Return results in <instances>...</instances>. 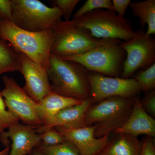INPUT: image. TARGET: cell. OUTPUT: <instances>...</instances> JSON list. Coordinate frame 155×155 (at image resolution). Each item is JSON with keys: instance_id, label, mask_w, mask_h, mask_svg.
I'll return each instance as SVG.
<instances>
[{"instance_id": "25", "label": "cell", "mask_w": 155, "mask_h": 155, "mask_svg": "<svg viewBox=\"0 0 155 155\" xmlns=\"http://www.w3.org/2000/svg\"><path fill=\"white\" fill-rule=\"evenodd\" d=\"M50 2L61 10L66 21H69L73 10L80 0H54Z\"/></svg>"}, {"instance_id": "16", "label": "cell", "mask_w": 155, "mask_h": 155, "mask_svg": "<svg viewBox=\"0 0 155 155\" xmlns=\"http://www.w3.org/2000/svg\"><path fill=\"white\" fill-rule=\"evenodd\" d=\"M81 101L77 99L64 96L52 91L40 102L36 103L35 108L43 125L49 122L61 110L75 105Z\"/></svg>"}, {"instance_id": "24", "label": "cell", "mask_w": 155, "mask_h": 155, "mask_svg": "<svg viewBox=\"0 0 155 155\" xmlns=\"http://www.w3.org/2000/svg\"><path fill=\"white\" fill-rule=\"evenodd\" d=\"M41 143L43 146H53L66 141L64 137L54 128H51L40 134Z\"/></svg>"}, {"instance_id": "2", "label": "cell", "mask_w": 155, "mask_h": 155, "mask_svg": "<svg viewBox=\"0 0 155 155\" xmlns=\"http://www.w3.org/2000/svg\"><path fill=\"white\" fill-rule=\"evenodd\" d=\"M47 72L52 91L81 101L90 98L88 71L80 64L51 54Z\"/></svg>"}, {"instance_id": "17", "label": "cell", "mask_w": 155, "mask_h": 155, "mask_svg": "<svg viewBox=\"0 0 155 155\" xmlns=\"http://www.w3.org/2000/svg\"><path fill=\"white\" fill-rule=\"evenodd\" d=\"M142 148V143L137 137L122 134L97 155H140Z\"/></svg>"}, {"instance_id": "14", "label": "cell", "mask_w": 155, "mask_h": 155, "mask_svg": "<svg viewBox=\"0 0 155 155\" xmlns=\"http://www.w3.org/2000/svg\"><path fill=\"white\" fill-rule=\"evenodd\" d=\"M92 102L91 99L89 98L75 105L64 108L46 124L37 128V132L41 134L49 129L57 127L74 129L87 126L84 121V116Z\"/></svg>"}, {"instance_id": "27", "label": "cell", "mask_w": 155, "mask_h": 155, "mask_svg": "<svg viewBox=\"0 0 155 155\" xmlns=\"http://www.w3.org/2000/svg\"><path fill=\"white\" fill-rule=\"evenodd\" d=\"M12 22V8L10 0H0V21Z\"/></svg>"}, {"instance_id": "7", "label": "cell", "mask_w": 155, "mask_h": 155, "mask_svg": "<svg viewBox=\"0 0 155 155\" xmlns=\"http://www.w3.org/2000/svg\"><path fill=\"white\" fill-rule=\"evenodd\" d=\"M52 29L54 39L51 54L60 58L85 52L104 41L93 37L88 30L75 25L72 20H61Z\"/></svg>"}, {"instance_id": "20", "label": "cell", "mask_w": 155, "mask_h": 155, "mask_svg": "<svg viewBox=\"0 0 155 155\" xmlns=\"http://www.w3.org/2000/svg\"><path fill=\"white\" fill-rule=\"evenodd\" d=\"M36 148L45 155H80L75 146L66 140L53 146L40 145Z\"/></svg>"}, {"instance_id": "31", "label": "cell", "mask_w": 155, "mask_h": 155, "mask_svg": "<svg viewBox=\"0 0 155 155\" xmlns=\"http://www.w3.org/2000/svg\"><path fill=\"white\" fill-rule=\"evenodd\" d=\"M28 155H45L44 154H43L42 153H41V152L40 151H39L36 148H35V149H34Z\"/></svg>"}, {"instance_id": "6", "label": "cell", "mask_w": 155, "mask_h": 155, "mask_svg": "<svg viewBox=\"0 0 155 155\" xmlns=\"http://www.w3.org/2000/svg\"><path fill=\"white\" fill-rule=\"evenodd\" d=\"M72 20L97 39H117L127 41L135 34L128 20L119 17L114 11L97 9Z\"/></svg>"}, {"instance_id": "9", "label": "cell", "mask_w": 155, "mask_h": 155, "mask_svg": "<svg viewBox=\"0 0 155 155\" xmlns=\"http://www.w3.org/2000/svg\"><path fill=\"white\" fill-rule=\"evenodd\" d=\"M90 98L93 101L99 102L112 97L133 98L142 91L134 78H124L105 76L88 72Z\"/></svg>"}, {"instance_id": "29", "label": "cell", "mask_w": 155, "mask_h": 155, "mask_svg": "<svg viewBox=\"0 0 155 155\" xmlns=\"http://www.w3.org/2000/svg\"><path fill=\"white\" fill-rule=\"evenodd\" d=\"M140 155H155V147L153 138L148 137L142 143Z\"/></svg>"}, {"instance_id": "21", "label": "cell", "mask_w": 155, "mask_h": 155, "mask_svg": "<svg viewBox=\"0 0 155 155\" xmlns=\"http://www.w3.org/2000/svg\"><path fill=\"white\" fill-rule=\"evenodd\" d=\"M134 79L137 81L141 91L144 92L154 90L155 87V63L136 75Z\"/></svg>"}, {"instance_id": "22", "label": "cell", "mask_w": 155, "mask_h": 155, "mask_svg": "<svg viewBox=\"0 0 155 155\" xmlns=\"http://www.w3.org/2000/svg\"><path fill=\"white\" fill-rule=\"evenodd\" d=\"M100 9L114 11L112 1L111 0H87L83 6L73 15V19H77L89 12Z\"/></svg>"}, {"instance_id": "26", "label": "cell", "mask_w": 155, "mask_h": 155, "mask_svg": "<svg viewBox=\"0 0 155 155\" xmlns=\"http://www.w3.org/2000/svg\"><path fill=\"white\" fill-rule=\"evenodd\" d=\"M143 107L152 117L155 116V92L154 90L147 93L140 101Z\"/></svg>"}, {"instance_id": "15", "label": "cell", "mask_w": 155, "mask_h": 155, "mask_svg": "<svg viewBox=\"0 0 155 155\" xmlns=\"http://www.w3.org/2000/svg\"><path fill=\"white\" fill-rule=\"evenodd\" d=\"M116 133L133 136L145 134L155 136V120L143 107L139 98L136 97L131 113L127 120L115 130Z\"/></svg>"}, {"instance_id": "18", "label": "cell", "mask_w": 155, "mask_h": 155, "mask_svg": "<svg viewBox=\"0 0 155 155\" xmlns=\"http://www.w3.org/2000/svg\"><path fill=\"white\" fill-rule=\"evenodd\" d=\"M132 14L138 17L142 27L147 24L146 35L151 36L155 34V0L130 2Z\"/></svg>"}, {"instance_id": "11", "label": "cell", "mask_w": 155, "mask_h": 155, "mask_svg": "<svg viewBox=\"0 0 155 155\" xmlns=\"http://www.w3.org/2000/svg\"><path fill=\"white\" fill-rule=\"evenodd\" d=\"M17 53L20 61L19 72L25 80L22 88L35 103H38L52 92L47 70L24 54Z\"/></svg>"}, {"instance_id": "12", "label": "cell", "mask_w": 155, "mask_h": 155, "mask_svg": "<svg viewBox=\"0 0 155 155\" xmlns=\"http://www.w3.org/2000/svg\"><path fill=\"white\" fill-rule=\"evenodd\" d=\"M37 127L18 123L8 128L7 131L0 134V140L6 147L12 144L8 155H28L41 143Z\"/></svg>"}, {"instance_id": "5", "label": "cell", "mask_w": 155, "mask_h": 155, "mask_svg": "<svg viewBox=\"0 0 155 155\" xmlns=\"http://www.w3.org/2000/svg\"><path fill=\"white\" fill-rule=\"evenodd\" d=\"M11 2L12 22L23 30L39 32L52 29L63 17L57 7L49 8L38 0H11Z\"/></svg>"}, {"instance_id": "13", "label": "cell", "mask_w": 155, "mask_h": 155, "mask_svg": "<svg viewBox=\"0 0 155 155\" xmlns=\"http://www.w3.org/2000/svg\"><path fill=\"white\" fill-rule=\"evenodd\" d=\"M95 125L74 129L57 127L55 129L64 137L65 140L75 146L80 155H97L109 143L108 135L97 137Z\"/></svg>"}, {"instance_id": "3", "label": "cell", "mask_w": 155, "mask_h": 155, "mask_svg": "<svg viewBox=\"0 0 155 155\" xmlns=\"http://www.w3.org/2000/svg\"><path fill=\"white\" fill-rule=\"evenodd\" d=\"M122 42L117 39H104L101 43L85 52L60 58L78 63L88 72L119 77L122 74L126 55L121 47Z\"/></svg>"}, {"instance_id": "4", "label": "cell", "mask_w": 155, "mask_h": 155, "mask_svg": "<svg viewBox=\"0 0 155 155\" xmlns=\"http://www.w3.org/2000/svg\"><path fill=\"white\" fill-rule=\"evenodd\" d=\"M135 97H112L100 101L86 111L84 116L86 125H96L95 134L97 137L108 135L110 131L116 130L127 120Z\"/></svg>"}, {"instance_id": "23", "label": "cell", "mask_w": 155, "mask_h": 155, "mask_svg": "<svg viewBox=\"0 0 155 155\" xmlns=\"http://www.w3.org/2000/svg\"><path fill=\"white\" fill-rule=\"evenodd\" d=\"M6 107L2 92L0 91V134L5 129L19 123V119L6 110Z\"/></svg>"}, {"instance_id": "10", "label": "cell", "mask_w": 155, "mask_h": 155, "mask_svg": "<svg viewBox=\"0 0 155 155\" xmlns=\"http://www.w3.org/2000/svg\"><path fill=\"white\" fill-rule=\"evenodd\" d=\"M4 88L2 91L8 110L25 125L37 127L42 125L37 114L36 103L13 78L3 77Z\"/></svg>"}, {"instance_id": "30", "label": "cell", "mask_w": 155, "mask_h": 155, "mask_svg": "<svg viewBox=\"0 0 155 155\" xmlns=\"http://www.w3.org/2000/svg\"><path fill=\"white\" fill-rule=\"evenodd\" d=\"M11 150V146L6 147L5 149L0 151V155H8Z\"/></svg>"}, {"instance_id": "8", "label": "cell", "mask_w": 155, "mask_h": 155, "mask_svg": "<svg viewBox=\"0 0 155 155\" xmlns=\"http://www.w3.org/2000/svg\"><path fill=\"white\" fill-rule=\"evenodd\" d=\"M145 33L143 31H135L133 38L121 43L126 54L122 78H130L138 69H147L155 63V40Z\"/></svg>"}, {"instance_id": "19", "label": "cell", "mask_w": 155, "mask_h": 155, "mask_svg": "<svg viewBox=\"0 0 155 155\" xmlns=\"http://www.w3.org/2000/svg\"><path fill=\"white\" fill-rule=\"evenodd\" d=\"M18 53L9 43L0 38V75L7 72L20 71Z\"/></svg>"}, {"instance_id": "1", "label": "cell", "mask_w": 155, "mask_h": 155, "mask_svg": "<svg viewBox=\"0 0 155 155\" xmlns=\"http://www.w3.org/2000/svg\"><path fill=\"white\" fill-rule=\"evenodd\" d=\"M0 38L8 42L16 51L48 70L54 39L52 29L32 32L23 30L11 21H0Z\"/></svg>"}, {"instance_id": "28", "label": "cell", "mask_w": 155, "mask_h": 155, "mask_svg": "<svg viewBox=\"0 0 155 155\" xmlns=\"http://www.w3.org/2000/svg\"><path fill=\"white\" fill-rule=\"evenodd\" d=\"M113 8L115 12L118 13L119 17L124 18L127 7L130 5V0H113Z\"/></svg>"}]
</instances>
